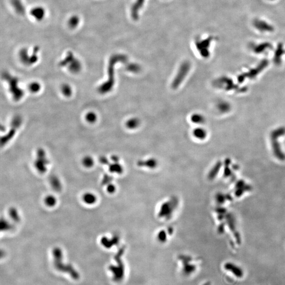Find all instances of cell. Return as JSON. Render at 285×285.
<instances>
[{
	"mask_svg": "<svg viewBox=\"0 0 285 285\" xmlns=\"http://www.w3.org/2000/svg\"><path fill=\"white\" fill-rule=\"evenodd\" d=\"M118 265L116 266H111L109 267V270L113 275V279L115 281H120L123 279L124 276V267L123 264L120 261L119 257L117 258Z\"/></svg>",
	"mask_w": 285,
	"mask_h": 285,
	"instance_id": "cell-1",
	"label": "cell"
},
{
	"mask_svg": "<svg viewBox=\"0 0 285 285\" xmlns=\"http://www.w3.org/2000/svg\"><path fill=\"white\" fill-rule=\"evenodd\" d=\"M30 14L36 20L41 21L45 18L46 11L44 8L38 6L31 10Z\"/></svg>",
	"mask_w": 285,
	"mask_h": 285,
	"instance_id": "cell-2",
	"label": "cell"
},
{
	"mask_svg": "<svg viewBox=\"0 0 285 285\" xmlns=\"http://www.w3.org/2000/svg\"><path fill=\"white\" fill-rule=\"evenodd\" d=\"M181 260L183 261V272L185 275H189L192 274L196 270V267L195 265H191L189 263V262L191 261V258L188 257L181 256Z\"/></svg>",
	"mask_w": 285,
	"mask_h": 285,
	"instance_id": "cell-3",
	"label": "cell"
},
{
	"mask_svg": "<svg viewBox=\"0 0 285 285\" xmlns=\"http://www.w3.org/2000/svg\"><path fill=\"white\" fill-rule=\"evenodd\" d=\"M224 268L226 270L233 273V275L237 277L241 278L243 276V272L242 269L233 263H227L224 265Z\"/></svg>",
	"mask_w": 285,
	"mask_h": 285,
	"instance_id": "cell-4",
	"label": "cell"
},
{
	"mask_svg": "<svg viewBox=\"0 0 285 285\" xmlns=\"http://www.w3.org/2000/svg\"><path fill=\"white\" fill-rule=\"evenodd\" d=\"M12 6L17 13L23 15L26 13V8L21 0H11Z\"/></svg>",
	"mask_w": 285,
	"mask_h": 285,
	"instance_id": "cell-5",
	"label": "cell"
},
{
	"mask_svg": "<svg viewBox=\"0 0 285 285\" xmlns=\"http://www.w3.org/2000/svg\"><path fill=\"white\" fill-rule=\"evenodd\" d=\"M80 23V18L77 15H73L69 19L68 25L72 29H75Z\"/></svg>",
	"mask_w": 285,
	"mask_h": 285,
	"instance_id": "cell-6",
	"label": "cell"
},
{
	"mask_svg": "<svg viewBox=\"0 0 285 285\" xmlns=\"http://www.w3.org/2000/svg\"><path fill=\"white\" fill-rule=\"evenodd\" d=\"M194 135L198 138H204L206 136V132L204 129H196L194 132Z\"/></svg>",
	"mask_w": 285,
	"mask_h": 285,
	"instance_id": "cell-7",
	"label": "cell"
},
{
	"mask_svg": "<svg viewBox=\"0 0 285 285\" xmlns=\"http://www.w3.org/2000/svg\"><path fill=\"white\" fill-rule=\"evenodd\" d=\"M138 124V121L136 119H131L127 123V126L130 127L131 129H133L134 126V128H135L136 126H137Z\"/></svg>",
	"mask_w": 285,
	"mask_h": 285,
	"instance_id": "cell-8",
	"label": "cell"
},
{
	"mask_svg": "<svg viewBox=\"0 0 285 285\" xmlns=\"http://www.w3.org/2000/svg\"><path fill=\"white\" fill-rule=\"evenodd\" d=\"M192 118L195 123H201L203 121V118H202L201 116L199 115H195L192 117Z\"/></svg>",
	"mask_w": 285,
	"mask_h": 285,
	"instance_id": "cell-9",
	"label": "cell"
},
{
	"mask_svg": "<svg viewBox=\"0 0 285 285\" xmlns=\"http://www.w3.org/2000/svg\"><path fill=\"white\" fill-rule=\"evenodd\" d=\"M87 119H88V121L93 122L96 120V116L93 113H89L87 116Z\"/></svg>",
	"mask_w": 285,
	"mask_h": 285,
	"instance_id": "cell-10",
	"label": "cell"
},
{
	"mask_svg": "<svg viewBox=\"0 0 285 285\" xmlns=\"http://www.w3.org/2000/svg\"><path fill=\"white\" fill-rule=\"evenodd\" d=\"M39 89L40 86L38 84H32L30 86V89L32 91H34V92L38 91Z\"/></svg>",
	"mask_w": 285,
	"mask_h": 285,
	"instance_id": "cell-11",
	"label": "cell"
},
{
	"mask_svg": "<svg viewBox=\"0 0 285 285\" xmlns=\"http://www.w3.org/2000/svg\"><path fill=\"white\" fill-rule=\"evenodd\" d=\"M158 238L160 239V241H162V242H164L165 241V240H166V235H165V233H164V231L160 232V233L159 236H158Z\"/></svg>",
	"mask_w": 285,
	"mask_h": 285,
	"instance_id": "cell-12",
	"label": "cell"
},
{
	"mask_svg": "<svg viewBox=\"0 0 285 285\" xmlns=\"http://www.w3.org/2000/svg\"><path fill=\"white\" fill-rule=\"evenodd\" d=\"M63 92L67 95H69L70 93V89L68 88L67 86L63 87Z\"/></svg>",
	"mask_w": 285,
	"mask_h": 285,
	"instance_id": "cell-13",
	"label": "cell"
},
{
	"mask_svg": "<svg viewBox=\"0 0 285 285\" xmlns=\"http://www.w3.org/2000/svg\"><path fill=\"white\" fill-rule=\"evenodd\" d=\"M92 160H90L89 158H87L85 159V164L86 165H87L88 166H89L90 165H91V163H92Z\"/></svg>",
	"mask_w": 285,
	"mask_h": 285,
	"instance_id": "cell-14",
	"label": "cell"
},
{
	"mask_svg": "<svg viewBox=\"0 0 285 285\" xmlns=\"http://www.w3.org/2000/svg\"><path fill=\"white\" fill-rule=\"evenodd\" d=\"M204 285H210V283H205Z\"/></svg>",
	"mask_w": 285,
	"mask_h": 285,
	"instance_id": "cell-15",
	"label": "cell"
}]
</instances>
